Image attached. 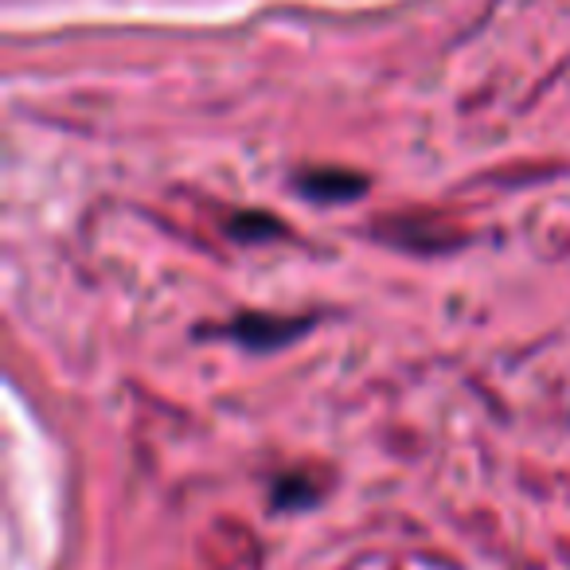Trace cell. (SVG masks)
<instances>
[{
    "label": "cell",
    "mask_w": 570,
    "mask_h": 570,
    "mask_svg": "<svg viewBox=\"0 0 570 570\" xmlns=\"http://www.w3.org/2000/svg\"><path fill=\"white\" fill-rule=\"evenodd\" d=\"M309 328V321H285V317H266V313H246V317L230 321L227 336H235L238 344L254 352H269L277 344H289L294 336H302Z\"/></svg>",
    "instance_id": "cell-1"
},
{
    "label": "cell",
    "mask_w": 570,
    "mask_h": 570,
    "mask_svg": "<svg viewBox=\"0 0 570 570\" xmlns=\"http://www.w3.org/2000/svg\"><path fill=\"white\" fill-rule=\"evenodd\" d=\"M297 188L313 199H325V204H336V199H352L367 188L364 176L341 173V168H313V173L297 176Z\"/></svg>",
    "instance_id": "cell-2"
}]
</instances>
